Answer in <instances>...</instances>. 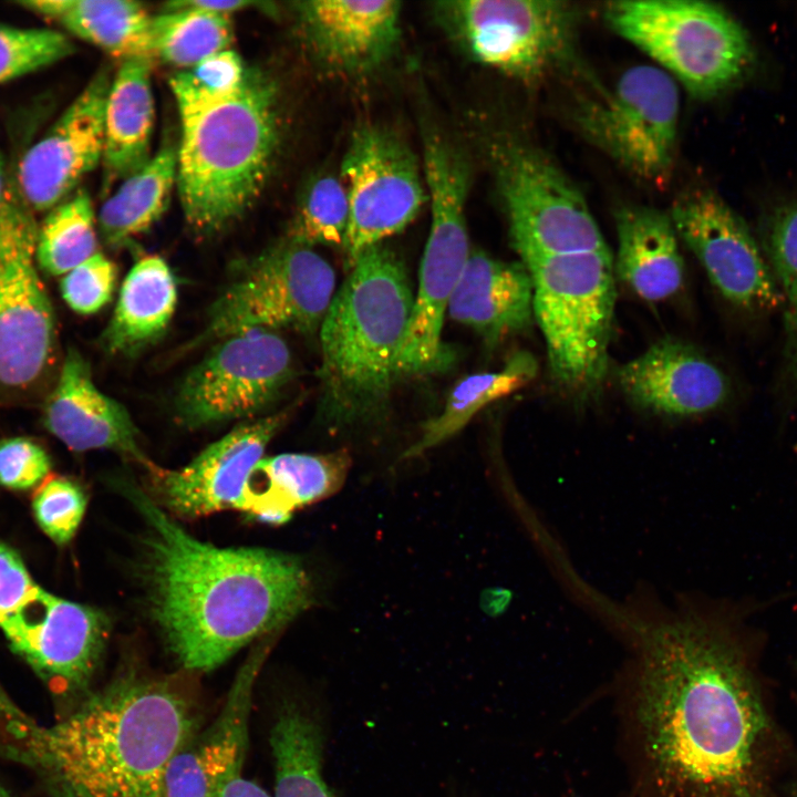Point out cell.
<instances>
[{"mask_svg":"<svg viewBox=\"0 0 797 797\" xmlns=\"http://www.w3.org/2000/svg\"><path fill=\"white\" fill-rule=\"evenodd\" d=\"M636 651V721L665 797H773L782 738L739 624L684 602L638 630Z\"/></svg>","mask_w":797,"mask_h":797,"instance_id":"6da1fadb","label":"cell"},{"mask_svg":"<svg viewBox=\"0 0 797 797\" xmlns=\"http://www.w3.org/2000/svg\"><path fill=\"white\" fill-rule=\"evenodd\" d=\"M116 489L144 519L151 614L185 670L218 667L311 605L312 587L299 559L200 541L135 483L122 479Z\"/></svg>","mask_w":797,"mask_h":797,"instance_id":"7a4b0ae2","label":"cell"},{"mask_svg":"<svg viewBox=\"0 0 797 797\" xmlns=\"http://www.w3.org/2000/svg\"><path fill=\"white\" fill-rule=\"evenodd\" d=\"M195 711L169 680L128 672L44 725L0 687V757L45 797H164L167 769L196 733Z\"/></svg>","mask_w":797,"mask_h":797,"instance_id":"3957f363","label":"cell"},{"mask_svg":"<svg viewBox=\"0 0 797 797\" xmlns=\"http://www.w3.org/2000/svg\"><path fill=\"white\" fill-rule=\"evenodd\" d=\"M180 117L176 186L188 225L211 235L244 215L271 172L280 139L275 80L248 69L241 86L209 95L169 79Z\"/></svg>","mask_w":797,"mask_h":797,"instance_id":"277c9868","label":"cell"},{"mask_svg":"<svg viewBox=\"0 0 797 797\" xmlns=\"http://www.w3.org/2000/svg\"><path fill=\"white\" fill-rule=\"evenodd\" d=\"M351 263L320 325L322 408L334 423L371 416L387 400L414 306L405 267L383 244Z\"/></svg>","mask_w":797,"mask_h":797,"instance_id":"5b68a950","label":"cell"},{"mask_svg":"<svg viewBox=\"0 0 797 797\" xmlns=\"http://www.w3.org/2000/svg\"><path fill=\"white\" fill-rule=\"evenodd\" d=\"M609 27L698 99L716 96L751 71V40L725 10L695 0H622L604 8Z\"/></svg>","mask_w":797,"mask_h":797,"instance_id":"8992f818","label":"cell"},{"mask_svg":"<svg viewBox=\"0 0 797 797\" xmlns=\"http://www.w3.org/2000/svg\"><path fill=\"white\" fill-rule=\"evenodd\" d=\"M534 283V318L553 377L584 393L603 379L615 303L609 248L541 258L524 265Z\"/></svg>","mask_w":797,"mask_h":797,"instance_id":"52a82bcc","label":"cell"},{"mask_svg":"<svg viewBox=\"0 0 797 797\" xmlns=\"http://www.w3.org/2000/svg\"><path fill=\"white\" fill-rule=\"evenodd\" d=\"M431 227L420 267L398 374H423L445 363L442 328L452 293L469 258L465 205L469 166L460 148L435 127L422 133Z\"/></svg>","mask_w":797,"mask_h":797,"instance_id":"ba28073f","label":"cell"},{"mask_svg":"<svg viewBox=\"0 0 797 797\" xmlns=\"http://www.w3.org/2000/svg\"><path fill=\"white\" fill-rule=\"evenodd\" d=\"M334 288L335 273L325 259L312 247L284 239L241 265L210 307L194 345L250 330L313 334Z\"/></svg>","mask_w":797,"mask_h":797,"instance_id":"9c48e42d","label":"cell"},{"mask_svg":"<svg viewBox=\"0 0 797 797\" xmlns=\"http://www.w3.org/2000/svg\"><path fill=\"white\" fill-rule=\"evenodd\" d=\"M435 15L474 61L511 77L535 82L569 62L577 10L552 0H452Z\"/></svg>","mask_w":797,"mask_h":797,"instance_id":"30bf717a","label":"cell"},{"mask_svg":"<svg viewBox=\"0 0 797 797\" xmlns=\"http://www.w3.org/2000/svg\"><path fill=\"white\" fill-rule=\"evenodd\" d=\"M494 151L498 192L522 265L608 248L582 193L548 157L518 143Z\"/></svg>","mask_w":797,"mask_h":797,"instance_id":"8fae6325","label":"cell"},{"mask_svg":"<svg viewBox=\"0 0 797 797\" xmlns=\"http://www.w3.org/2000/svg\"><path fill=\"white\" fill-rule=\"evenodd\" d=\"M679 113L676 81L659 66L636 65L610 92L579 106L577 123L630 174L664 186L673 169Z\"/></svg>","mask_w":797,"mask_h":797,"instance_id":"7c38bea8","label":"cell"},{"mask_svg":"<svg viewBox=\"0 0 797 797\" xmlns=\"http://www.w3.org/2000/svg\"><path fill=\"white\" fill-rule=\"evenodd\" d=\"M17 185L0 213V385L24 387L55 341L53 309L35 267L38 229Z\"/></svg>","mask_w":797,"mask_h":797,"instance_id":"4fadbf2b","label":"cell"},{"mask_svg":"<svg viewBox=\"0 0 797 797\" xmlns=\"http://www.w3.org/2000/svg\"><path fill=\"white\" fill-rule=\"evenodd\" d=\"M291 376L290 350L275 331L232 334L186 374L175 415L190 428L250 417L273 403Z\"/></svg>","mask_w":797,"mask_h":797,"instance_id":"5bb4252c","label":"cell"},{"mask_svg":"<svg viewBox=\"0 0 797 797\" xmlns=\"http://www.w3.org/2000/svg\"><path fill=\"white\" fill-rule=\"evenodd\" d=\"M0 629L10 649L62 704V716L91 692L111 623L103 611L39 587Z\"/></svg>","mask_w":797,"mask_h":797,"instance_id":"9a60e30c","label":"cell"},{"mask_svg":"<svg viewBox=\"0 0 797 797\" xmlns=\"http://www.w3.org/2000/svg\"><path fill=\"white\" fill-rule=\"evenodd\" d=\"M420 168L413 151L390 128L368 124L353 132L340 169L350 206L343 245L350 262L417 216L428 198Z\"/></svg>","mask_w":797,"mask_h":797,"instance_id":"2e32d148","label":"cell"},{"mask_svg":"<svg viewBox=\"0 0 797 797\" xmlns=\"http://www.w3.org/2000/svg\"><path fill=\"white\" fill-rule=\"evenodd\" d=\"M669 215L677 236L732 304L760 312L785 301L749 228L715 193L701 188L685 193Z\"/></svg>","mask_w":797,"mask_h":797,"instance_id":"e0dca14e","label":"cell"},{"mask_svg":"<svg viewBox=\"0 0 797 797\" xmlns=\"http://www.w3.org/2000/svg\"><path fill=\"white\" fill-rule=\"evenodd\" d=\"M287 412L244 423L210 444L183 468H148L152 495L162 508L184 518L226 509L245 510L250 476L280 431Z\"/></svg>","mask_w":797,"mask_h":797,"instance_id":"ac0fdd59","label":"cell"},{"mask_svg":"<svg viewBox=\"0 0 797 797\" xmlns=\"http://www.w3.org/2000/svg\"><path fill=\"white\" fill-rule=\"evenodd\" d=\"M111 82L107 69L99 71L23 155L17 187L32 211L48 213L62 203L102 162Z\"/></svg>","mask_w":797,"mask_h":797,"instance_id":"d6986e66","label":"cell"},{"mask_svg":"<svg viewBox=\"0 0 797 797\" xmlns=\"http://www.w3.org/2000/svg\"><path fill=\"white\" fill-rule=\"evenodd\" d=\"M268 646L261 644L250 654L237 672L218 715L172 759L164 797H220L230 777L242 772L253 687Z\"/></svg>","mask_w":797,"mask_h":797,"instance_id":"ffe728a7","label":"cell"},{"mask_svg":"<svg viewBox=\"0 0 797 797\" xmlns=\"http://www.w3.org/2000/svg\"><path fill=\"white\" fill-rule=\"evenodd\" d=\"M300 28L313 55L346 74L386 62L401 37V3L394 0H314L296 3Z\"/></svg>","mask_w":797,"mask_h":797,"instance_id":"44dd1931","label":"cell"},{"mask_svg":"<svg viewBox=\"0 0 797 797\" xmlns=\"http://www.w3.org/2000/svg\"><path fill=\"white\" fill-rule=\"evenodd\" d=\"M618 381L623 393L645 410L692 416L711 412L727 400L731 385L724 372L694 346L665 339L622 365Z\"/></svg>","mask_w":797,"mask_h":797,"instance_id":"7402d4cb","label":"cell"},{"mask_svg":"<svg viewBox=\"0 0 797 797\" xmlns=\"http://www.w3.org/2000/svg\"><path fill=\"white\" fill-rule=\"evenodd\" d=\"M44 425L72 451L106 448L146 469L154 465L138 445V434L126 408L97 389L89 362L75 349H69L48 397Z\"/></svg>","mask_w":797,"mask_h":797,"instance_id":"603a6c76","label":"cell"},{"mask_svg":"<svg viewBox=\"0 0 797 797\" xmlns=\"http://www.w3.org/2000/svg\"><path fill=\"white\" fill-rule=\"evenodd\" d=\"M448 315L495 343L527 329L534 318L528 269L473 251L452 293Z\"/></svg>","mask_w":797,"mask_h":797,"instance_id":"cb8c5ba5","label":"cell"},{"mask_svg":"<svg viewBox=\"0 0 797 797\" xmlns=\"http://www.w3.org/2000/svg\"><path fill=\"white\" fill-rule=\"evenodd\" d=\"M350 466L345 449L263 457L250 476L244 511L262 522L283 524L294 510L335 494Z\"/></svg>","mask_w":797,"mask_h":797,"instance_id":"d4e9b609","label":"cell"},{"mask_svg":"<svg viewBox=\"0 0 797 797\" xmlns=\"http://www.w3.org/2000/svg\"><path fill=\"white\" fill-rule=\"evenodd\" d=\"M615 228L618 277L646 301L675 294L685 272L670 215L645 206H624L615 213Z\"/></svg>","mask_w":797,"mask_h":797,"instance_id":"484cf974","label":"cell"},{"mask_svg":"<svg viewBox=\"0 0 797 797\" xmlns=\"http://www.w3.org/2000/svg\"><path fill=\"white\" fill-rule=\"evenodd\" d=\"M154 58L124 60L111 82L104 112V185L126 179L151 158L155 105ZM105 186V188H106Z\"/></svg>","mask_w":797,"mask_h":797,"instance_id":"4316f807","label":"cell"},{"mask_svg":"<svg viewBox=\"0 0 797 797\" xmlns=\"http://www.w3.org/2000/svg\"><path fill=\"white\" fill-rule=\"evenodd\" d=\"M177 287L166 261L141 258L128 271L101 342L112 354H135L157 340L175 312Z\"/></svg>","mask_w":797,"mask_h":797,"instance_id":"83f0119b","label":"cell"},{"mask_svg":"<svg viewBox=\"0 0 797 797\" xmlns=\"http://www.w3.org/2000/svg\"><path fill=\"white\" fill-rule=\"evenodd\" d=\"M17 4L124 60L152 56V15L130 0H24Z\"/></svg>","mask_w":797,"mask_h":797,"instance_id":"f1b7e54d","label":"cell"},{"mask_svg":"<svg viewBox=\"0 0 797 797\" xmlns=\"http://www.w3.org/2000/svg\"><path fill=\"white\" fill-rule=\"evenodd\" d=\"M176 177V149L166 144L102 205L97 226L103 240L115 247L148 230L167 209Z\"/></svg>","mask_w":797,"mask_h":797,"instance_id":"f546056e","label":"cell"},{"mask_svg":"<svg viewBox=\"0 0 797 797\" xmlns=\"http://www.w3.org/2000/svg\"><path fill=\"white\" fill-rule=\"evenodd\" d=\"M537 371L535 358L530 353L518 352L498 371L466 376L452 390L442 412L423 425L420 438L404 453V457L417 456L451 438L484 406L528 385Z\"/></svg>","mask_w":797,"mask_h":797,"instance_id":"4dcf8cb0","label":"cell"},{"mask_svg":"<svg viewBox=\"0 0 797 797\" xmlns=\"http://www.w3.org/2000/svg\"><path fill=\"white\" fill-rule=\"evenodd\" d=\"M273 797H333L322 777V734L297 704L283 706L270 732Z\"/></svg>","mask_w":797,"mask_h":797,"instance_id":"1f68e13d","label":"cell"},{"mask_svg":"<svg viewBox=\"0 0 797 797\" xmlns=\"http://www.w3.org/2000/svg\"><path fill=\"white\" fill-rule=\"evenodd\" d=\"M230 15L166 3L152 17L153 58L178 66L193 68L205 58L229 49L232 40Z\"/></svg>","mask_w":797,"mask_h":797,"instance_id":"d6a6232c","label":"cell"},{"mask_svg":"<svg viewBox=\"0 0 797 797\" xmlns=\"http://www.w3.org/2000/svg\"><path fill=\"white\" fill-rule=\"evenodd\" d=\"M97 251L91 197L76 189L48 211L38 229L37 262L50 275L64 276Z\"/></svg>","mask_w":797,"mask_h":797,"instance_id":"836d02e7","label":"cell"},{"mask_svg":"<svg viewBox=\"0 0 797 797\" xmlns=\"http://www.w3.org/2000/svg\"><path fill=\"white\" fill-rule=\"evenodd\" d=\"M349 216L348 194L341 178L320 175L303 193L289 238L309 247L343 246Z\"/></svg>","mask_w":797,"mask_h":797,"instance_id":"e575fe53","label":"cell"},{"mask_svg":"<svg viewBox=\"0 0 797 797\" xmlns=\"http://www.w3.org/2000/svg\"><path fill=\"white\" fill-rule=\"evenodd\" d=\"M74 50L58 30L0 24V84L60 62Z\"/></svg>","mask_w":797,"mask_h":797,"instance_id":"d590c367","label":"cell"},{"mask_svg":"<svg viewBox=\"0 0 797 797\" xmlns=\"http://www.w3.org/2000/svg\"><path fill=\"white\" fill-rule=\"evenodd\" d=\"M87 506V496L74 480L54 477L44 482L32 499V510L41 530L56 545L75 536Z\"/></svg>","mask_w":797,"mask_h":797,"instance_id":"8d00e7d4","label":"cell"},{"mask_svg":"<svg viewBox=\"0 0 797 797\" xmlns=\"http://www.w3.org/2000/svg\"><path fill=\"white\" fill-rule=\"evenodd\" d=\"M116 278V266L97 251L63 276L61 294L73 311L92 314L110 302Z\"/></svg>","mask_w":797,"mask_h":797,"instance_id":"74e56055","label":"cell"},{"mask_svg":"<svg viewBox=\"0 0 797 797\" xmlns=\"http://www.w3.org/2000/svg\"><path fill=\"white\" fill-rule=\"evenodd\" d=\"M765 244L772 271L786 302L797 294V200L772 214Z\"/></svg>","mask_w":797,"mask_h":797,"instance_id":"f35d334b","label":"cell"},{"mask_svg":"<svg viewBox=\"0 0 797 797\" xmlns=\"http://www.w3.org/2000/svg\"><path fill=\"white\" fill-rule=\"evenodd\" d=\"M48 453L25 437H10L0 442V485L27 490L42 485L50 473Z\"/></svg>","mask_w":797,"mask_h":797,"instance_id":"ab89813d","label":"cell"},{"mask_svg":"<svg viewBox=\"0 0 797 797\" xmlns=\"http://www.w3.org/2000/svg\"><path fill=\"white\" fill-rule=\"evenodd\" d=\"M248 68L231 49L214 53L188 71L179 72L196 90L209 95H227L237 91L245 81Z\"/></svg>","mask_w":797,"mask_h":797,"instance_id":"60d3db41","label":"cell"},{"mask_svg":"<svg viewBox=\"0 0 797 797\" xmlns=\"http://www.w3.org/2000/svg\"><path fill=\"white\" fill-rule=\"evenodd\" d=\"M38 588L20 555L0 540V627Z\"/></svg>","mask_w":797,"mask_h":797,"instance_id":"b9f144b4","label":"cell"},{"mask_svg":"<svg viewBox=\"0 0 797 797\" xmlns=\"http://www.w3.org/2000/svg\"><path fill=\"white\" fill-rule=\"evenodd\" d=\"M784 372L788 384L797 392V294L785 302Z\"/></svg>","mask_w":797,"mask_h":797,"instance_id":"7bdbcfd3","label":"cell"},{"mask_svg":"<svg viewBox=\"0 0 797 797\" xmlns=\"http://www.w3.org/2000/svg\"><path fill=\"white\" fill-rule=\"evenodd\" d=\"M174 4L230 15L232 12L262 4L251 0H183Z\"/></svg>","mask_w":797,"mask_h":797,"instance_id":"ee69618b","label":"cell"},{"mask_svg":"<svg viewBox=\"0 0 797 797\" xmlns=\"http://www.w3.org/2000/svg\"><path fill=\"white\" fill-rule=\"evenodd\" d=\"M220 797H271L257 783L244 777L239 772L230 777L222 788Z\"/></svg>","mask_w":797,"mask_h":797,"instance_id":"f6af8a7d","label":"cell"},{"mask_svg":"<svg viewBox=\"0 0 797 797\" xmlns=\"http://www.w3.org/2000/svg\"><path fill=\"white\" fill-rule=\"evenodd\" d=\"M12 183L8 179L4 159L0 151V213L4 207Z\"/></svg>","mask_w":797,"mask_h":797,"instance_id":"bcb514c9","label":"cell"},{"mask_svg":"<svg viewBox=\"0 0 797 797\" xmlns=\"http://www.w3.org/2000/svg\"><path fill=\"white\" fill-rule=\"evenodd\" d=\"M0 797H14L10 790L0 782Z\"/></svg>","mask_w":797,"mask_h":797,"instance_id":"7dc6e473","label":"cell"},{"mask_svg":"<svg viewBox=\"0 0 797 797\" xmlns=\"http://www.w3.org/2000/svg\"><path fill=\"white\" fill-rule=\"evenodd\" d=\"M789 797H797V784L790 789Z\"/></svg>","mask_w":797,"mask_h":797,"instance_id":"c3c4849f","label":"cell"}]
</instances>
